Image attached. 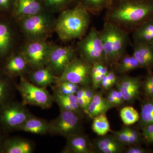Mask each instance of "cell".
I'll return each instance as SVG.
<instances>
[{"mask_svg": "<svg viewBox=\"0 0 153 153\" xmlns=\"http://www.w3.org/2000/svg\"><path fill=\"white\" fill-rule=\"evenodd\" d=\"M141 131L144 144L147 146L153 145V123L146 126Z\"/></svg>", "mask_w": 153, "mask_h": 153, "instance_id": "36", "label": "cell"}, {"mask_svg": "<svg viewBox=\"0 0 153 153\" xmlns=\"http://www.w3.org/2000/svg\"><path fill=\"white\" fill-rule=\"evenodd\" d=\"M120 142L123 144L128 146H134L133 143L131 140L128 133L127 132L123 127L119 131H111L110 132Z\"/></svg>", "mask_w": 153, "mask_h": 153, "instance_id": "35", "label": "cell"}, {"mask_svg": "<svg viewBox=\"0 0 153 153\" xmlns=\"http://www.w3.org/2000/svg\"><path fill=\"white\" fill-rule=\"evenodd\" d=\"M133 55L138 60L141 68L147 71L153 70V44L134 43Z\"/></svg>", "mask_w": 153, "mask_h": 153, "instance_id": "16", "label": "cell"}, {"mask_svg": "<svg viewBox=\"0 0 153 153\" xmlns=\"http://www.w3.org/2000/svg\"><path fill=\"white\" fill-rule=\"evenodd\" d=\"M105 11L104 21L132 33L153 19V0H113Z\"/></svg>", "mask_w": 153, "mask_h": 153, "instance_id": "1", "label": "cell"}, {"mask_svg": "<svg viewBox=\"0 0 153 153\" xmlns=\"http://www.w3.org/2000/svg\"><path fill=\"white\" fill-rule=\"evenodd\" d=\"M118 75L126 74L134 70L141 68L140 65L133 55L127 53L122 56L111 66Z\"/></svg>", "mask_w": 153, "mask_h": 153, "instance_id": "23", "label": "cell"}, {"mask_svg": "<svg viewBox=\"0 0 153 153\" xmlns=\"http://www.w3.org/2000/svg\"><path fill=\"white\" fill-rule=\"evenodd\" d=\"M15 0H0V10L8 11L13 10Z\"/></svg>", "mask_w": 153, "mask_h": 153, "instance_id": "39", "label": "cell"}, {"mask_svg": "<svg viewBox=\"0 0 153 153\" xmlns=\"http://www.w3.org/2000/svg\"><path fill=\"white\" fill-rule=\"evenodd\" d=\"M123 128L128 133L133 143L134 146L144 144L141 131H140V130L137 128L136 127L134 128L130 126H125Z\"/></svg>", "mask_w": 153, "mask_h": 153, "instance_id": "34", "label": "cell"}, {"mask_svg": "<svg viewBox=\"0 0 153 153\" xmlns=\"http://www.w3.org/2000/svg\"><path fill=\"white\" fill-rule=\"evenodd\" d=\"M28 63L22 54L13 55L7 61L4 67V74L9 77L20 75L24 72Z\"/></svg>", "mask_w": 153, "mask_h": 153, "instance_id": "21", "label": "cell"}, {"mask_svg": "<svg viewBox=\"0 0 153 153\" xmlns=\"http://www.w3.org/2000/svg\"><path fill=\"white\" fill-rule=\"evenodd\" d=\"M100 33L104 48L105 63L111 67L127 53L128 47L131 44L129 33L105 21Z\"/></svg>", "mask_w": 153, "mask_h": 153, "instance_id": "3", "label": "cell"}, {"mask_svg": "<svg viewBox=\"0 0 153 153\" xmlns=\"http://www.w3.org/2000/svg\"><path fill=\"white\" fill-rule=\"evenodd\" d=\"M132 34L134 43L153 44V19L140 25Z\"/></svg>", "mask_w": 153, "mask_h": 153, "instance_id": "22", "label": "cell"}, {"mask_svg": "<svg viewBox=\"0 0 153 153\" xmlns=\"http://www.w3.org/2000/svg\"><path fill=\"white\" fill-rule=\"evenodd\" d=\"M33 116L23 102L12 100L0 109V127L6 133L18 131L22 124Z\"/></svg>", "mask_w": 153, "mask_h": 153, "instance_id": "6", "label": "cell"}, {"mask_svg": "<svg viewBox=\"0 0 153 153\" xmlns=\"http://www.w3.org/2000/svg\"><path fill=\"white\" fill-rule=\"evenodd\" d=\"M119 75L112 67H111L109 71L102 79L100 88L102 92H107L115 86Z\"/></svg>", "mask_w": 153, "mask_h": 153, "instance_id": "33", "label": "cell"}, {"mask_svg": "<svg viewBox=\"0 0 153 153\" xmlns=\"http://www.w3.org/2000/svg\"><path fill=\"white\" fill-rule=\"evenodd\" d=\"M113 0H75V4L80 5L89 14L98 16L105 10Z\"/></svg>", "mask_w": 153, "mask_h": 153, "instance_id": "25", "label": "cell"}, {"mask_svg": "<svg viewBox=\"0 0 153 153\" xmlns=\"http://www.w3.org/2000/svg\"><path fill=\"white\" fill-rule=\"evenodd\" d=\"M48 11L52 12L63 11L75 5V0H44Z\"/></svg>", "mask_w": 153, "mask_h": 153, "instance_id": "32", "label": "cell"}, {"mask_svg": "<svg viewBox=\"0 0 153 153\" xmlns=\"http://www.w3.org/2000/svg\"><path fill=\"white\" fill-rule=\"evenodd\" d=\"M77 49L80 57L91 65L100 62L105 63L100 33L95 27L91 28L87 34L82 37L77 44Z\"/></svg>", "mask_w": 153, "mask_h": 153, "instance_id": "5", "label": "cell"}, {"mask_svg": "<svg viewBox=\"0 0 153 153\" xmlns=\"http://www.w3.org/2000/svg\"><path fill=\"white\" fill-rule=\"evenodd\" d=\"M90 15L77 4L61 11L55 25L58 37L65 41L82 38L89 27Z\"/></svg>", "mask_w": 153, "mask_h": 153, "instance_id": "2", "label": "cell"}, {"mask_svg": "<svg viewBox=\"0 0 153 153\" xmlns=\"http://www.w3.org/2000/svg\"><path fill=\"white\" fill-rule=\"evenodd\" d=\"M11 42L10 30L8 26L0 23V56H5L8 52Z\"/></svg>", "mask_w": 153, "mask_h": 153, "instance_id": "29", "label": "cell"}, {"mask_svg": "<svg viewBox=\"0 0 153 153\" xmlns=\"http://www.w3.org/2000/svg\"><path fill=\"white\" fill-rule=\"evenodd\" d=\"M30 79L33 84L45 88L53 83H57L59 77L47 66L36 69L30 74Z\"/></svg>", "mask_w": 153, "mask_h": 153, "instance_id": "19", "label": "cell"}, {"mask_svg": "<svg viewBox=\"0 0 153 153\" xmlns=\"http://www.w3.org/2000/svg\"><path fill=\"white\" fill-rule=\"evenodd\" d=\"M92 142L94 153H124L127 147V146L118 140L111 134L99 136Z\"/></svg>", "mask_w": 153, "mask_h": 153, "instance_id": "14", "label": "cell"}, {"mask_svg": "<svg viewBox=\"0 0 153 153\" xmlns=\"http://www.w3.org/2000/svg\"><path fill=\"white\" fill-rule=\"evenodd\" d=\"M76 57L73 47L52 46L46 66L59 77Z\"/></svg>", "mask_w": 153, "mask_h": 153, "instance_id": "11", "label": "cell"}, {"mask_svg": "<svg viewBox=\"0 0 153 153\" xmlns=\"http://www.w3.org/2000/svg\"><path fill=\"white\" fill-rule=\"evenodd\" d=\"M51 47L45 40L31 41L25 46L22 55L33 68H43L47 65Z\"/></svg>", "mask_w": 153, "mask_h": 153, "instance_id": "10", "label": "cell"}, {"mask_svg": "<svg viewBox=\"0 0 153 153\" xmlns=\"http://www.w3.org/2000/svg\"><path fill=\"white\" fill-rule=\"evenodd\" d=\"M143 77L127 74L119 75L115 87L122 94L126 103L132 104L136 100H140Z\"/></svg>", "mask_w": 153, "mask_h": 153, "instance_id": "12", "label": "cell"}, {"mask_svg": "<svg viewBox=\"0 0 153 153\" xmlns=\"http://www.w3.org/2000/svg\"><path fill=\"white\" fill-rule=\"evenodd\" d=\"M140 118L136 127L141 130L146 126L153 123V98L141 99Z\"/></svg>", "mask_w": 153, "mask_h": 153, "instance_id": "24", "label": "cell"}, {"mask_svg": "<svg viewBox=\"0 0 153 153\" xmlns=\"http://www.w3.org/2000/svg\"><path fill=\"white\" fill-rule=\"evenodd\" d=\"M7 137L6 136V132L0 127V153L1 152L2 149L4 141Z\"/></svg>", "mask_w": 153, "mask_h": 153, "instance_id": "40", "label": "cell"}, {"mask_svg": "<svg viewBox=\"0 0 153 153\" xmlns=\"http://www.w3.org/2000/svg\"><path fill=\"white\" fill-rule=\"evenodd\" d=\"M91 67L92 65L82 57H76L59 76L57 83L68 81L80 86L91 85Z\"/></svg>", "mask_w": 153, "mask_h": 153, "instance_id": "9", "label": "cell"}, {"mask_svg": "<svg viewBox=\"0 0 153 153\" xmlns=\"http://www.w3.org/2000/svg\"><path fill=\"white\" fill-rule=\"evenodd\" d=\"M150 149L143 147L142 145H134L127 146L124 153H153Z\"/></svg>", "mask_w": 153, "mask_h": 153, "instance_id": "37", "label": "cell"}, {"mask_svg": "<svg viewBox=\"0 0 153 153\" xmlns=\"http://www.w3.org/2000/svg\"><path fill=\"white\" fill-rule=\"evenodd\" d=\"M84 90V97L85 100L87 102L88 104L89 105V104L92 100L94 95L96 92V91L93 89L91 85L87 86H82Z\"/></svg>", "mask_w": 153, "mask_h": 153, "instance_id": "38", "label": "cell"}, {"mask_svg": "<svg viewBox=\"0 0 153 153\" xmlns=\"http://www.w3.org/2000/svg\"><path fill=\"white\" fill-rule=\"evenodd\" d=\"M81 117L71 111L60 110L57 117L49 122V133L67 138L82 132Z\"/></svg>", "mask_w": 153, "mask_h": 153, "instance_id": "8", "label": "cell"}, {"mask_svg": "<svg viewBox=\"0 0 153 153\" xmlns=\"http://www.w3.org/2000/svg\"><path fill=\"white\" fill-rule=\"evenodd\" d=\"M16 88L21 94L24 104L38 106L43 109L52 107L54 101L53 97L45 88L34 85L21 76Z\"/></svg>", "mask_w": 153, "mask_h": 153, "instance_id": "7", "label": "cell"}, {"mask_svg": "<svg viewBox=\"0 0 153 153\" xmlns=\"http://www.w3.org/2000/svg\"><path fill=\"white\" fill-rule=\"evenodd\" d=\"M110 67L102 62L94 63L91 70V86L97 91L100 88V84L104 76L109 71Z\"/></svg>", "mask_w": 153, "mask_h": 153, "instance_id": "27", "label": "cell"}, {"mask_svg": "<svg viewBox=\"0 0 153 153\" xmlns=\"http://www.w3.org/2000/svg\"><path fill=\"white\" fill-rule=\"evenodd\" d=\"M20 20L22 30L31 41L45 40L52 32L55 23L47 11Z\"/></svg>", "mask_w": 153, "mask_h": 153, "instance_id": "4", "label": "cell"}, {"mask_svg": "<svg viewBox=\"0 0 153 153\" xmlns=\"http://www.w3.org/2000/svg\"><path fill=\"white\" fill-rule=\"evenodd\" d=\"M141 91L143 98H153V71H146V74L143 77Z\"/></svg>", "mask_w": 153, "mask_h": 153, "instance_id": "31", "label": "cell"}, {"mask_svg": "<svg viewBox=\"0 0 153 153\" xmlns=\"http://www.w3.org/2000/svg\"><path fill=\"white\" fill-rule=\"evenodd\" d=\"M12 11L20 20L48 10L44 0H15Z\"/></svg>", "mask_w": 153, "mask_h": 153, "instance_id": "13", "label": "cell"}, {"mask_svg": "<svg viewBox=\"0 0 153 153\" xmlns=\"http://www.w3.org/2000/svg\"><path fill=\"white\" fill-rule=\"evenodd\" d=\"M34 150V145L30 141L18 137H7L1 153H32Z\"/></svg>", "mask_w": 153, "mask_h": 153, "instance_id": "17", "label": "cell"}, {"mask_svg": "<svg viewBox=\"0 0 153 153\" xmlns=\"http://www.w3.org/2000/svg\"><path fill=\"white\" fill-rule=\"evenodd\" d=\"M9 78L5 74L0 73V109L13 100V86Z\"/></svg>", "mask_w": 153, "mask_h": 153, "instance_id": "26", "label": "cell"}, {"mask_svg": "<svg viewBox=\"0 0 153 153\" xmlns=\"http://www.w3.org/2000/svg\"><path fill=\"white\" fill-rule=\"evenodd\" d=\"M115 107L116 106L114 105L103 97L102 91H97L88 105V117L92 119L98 115L106 114L108 111Z\"/></svg>", "mask_w": 153, "mask_h": 153, "instance_id": "18", "label": "cell"}, {"mask_svg": "<svg viewBox=\"0 0 153 153\" xmlns=\"http://www.w3.org/2000/svg\"><path fill=\"white\" fill-rule=\"evenodd\" d=\"M18 131L36 134H45L49 133V123L33 115L22 124Z\"/></svg>", "mask_w": 153, "mask_h": 153, "instance_id": "20", "label": "cell"}, {"mask_svg": "<svg viewBox=\"0 0 153 153\" xmlns=\"http://www.w3.org/2000/svg\"><path fill=\"white\" fill-rule=\"evenodd\" d=\"M120 115L124 124L131 126L137 123L140 118V114L132 106H126L120 111Z\"/></svg>", "mask_w": 153, "mask_h": 153, "instance_id": "30", "label": "cell"}, {"mask_svg": "<svg viewBox=\"0 0 153 153\" xmlns=\"http://www.w3.org/2000/svg\"><path fill=\"white\" fill-rule=\"evenodd\" d=\"M66 139V145L62 153H94L92 141L85 134L81 133Z\"/></svg>", "mask_w": 153, "mask_h": 153, "instance_id": "15", "label": "cell"}, {"mask_svg": "<svg viewBox=\"0 0 153 153\" xmlns=\"http://www.w3.org/2000/svg\"><path fill=\"white\" fill-rule=\"evenodd\" d=\"M91 129L97 135L104 136L110 132V126L106 114H102L94 117Z\"/></svg>", "mask_w": 153, "mask_h": 153, "instance_id": "28", "label": "cell"}]
</instances>
